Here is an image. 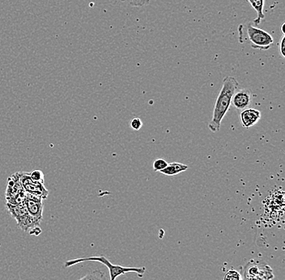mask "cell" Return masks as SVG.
I'll list each match as a JSON object with an SVG mask.
<instances>
[{
    "label": "cell",
    "instance_id": "cell-1",
    "mask_svg": "<svg viewBox=\"0 0 285 280\" xmlns=\"http://www.w3.org/2000/svg\"><path fill=\"white\" fill-rule=\"evenodd\" d=\"M239 88V83L233 76H226L214 105L212 119L208 128L213 133L219 132L221 123L231 106V101L235 91Z\"/></svg>",
    "mask_w": 285,
    "mask_h": 280
},
{
    "label": "cell",
    "instance_id": "cell-2",
    "mask_svg": "<svg viewBox=\"0 0 285 280\" xmlns=\"http://www.w3.org/2000/svg\"><path fill=\"white\" fill-rule=\"evenodd\" d=\"M87 262H98V263L105 265L109 270L111 280H116L118 277L126 274V273H136L140 278H142L144 276L146 270L145 267H122L120 265L113 264L109 262V259L103 255L102 256H90V257L71 259V260L65 262L63 267L68 268V267H72L79 263H87Z\"/></svg>",
    "mask_w": 285,
    "mask_h": 280
},
{
    "label": "cell",
    "instance_id": "cell-3",
    "mask_svg": "<svg viewBox=\"0 0 285 280\" xmlns=\"http://www.w3.org/2000/svg\"><path fill=\"white\" fill-rule=\"evenodd\" d=\"M247 33L253 49L267 51L271 48L274 43L273 37L271 34L255 26L248 25Z\"/></svg>",
    "mask_w": 285,
    "mask_h": 280
},
{
    "label": "cell",
    "instance_id": "cell-4",
    "mask_svg": "<svg viewBox=\"0 0 285 280\" xmlns=\"http://www.w3.org/2000/svg\"><path fill=\"white\" fill-rule=\"evenodd\" d=\"M26 192L22 187L18 173L10 176L6 191L7 203L12 205L22 204L26 200Z\"/></svg>",
    "mask_w": 285,
    "mask_h": 280
},
{
    "label": "cell",
    "instance_id": "cell-5",
    "mask_svg": "<svg viewBox=\"0 0 285 280\" xmlns=\"http://www.w3.org/2000/svg\"><path fill=\"white\" fill-rule=\"evenodd\" d=\"M18 175L21 182L22 187L26 193L42 199H47L48 198L49 191L46 188L44 184L32 181L29 177V173L18 172Z\"/></svg>",
    "mask_w": 285,
    "mask_h": 280
},
{
    "label": "cell",
    "instance_id": "cell-6",
    "mask_svg": "<svg viewBox=\"0 0 285 280\" xmlns=\"http://www.w3.org/2000/svg\"><path fill=\"white\" fill-rule=\"evenodd\" d=\"M25 204L29 214L41 222L43 218V208H44L43 199L26 193Z\"/></svg>",
    "mask_w": 285,
    "mask_h": 280
},
{
    "label": "cell",
    "instance_id": "cell-7",
    "mask_svg": "<svg viewBox=\"0 0 285 280\" xmlns=\"http://www.w3.org/2000/svg\"><path fill=\"white\" fill-rule=\"evenodd\" d=\"M251 96L252 92L249 88L237 89L233 94L231 105H233L235 109L238 110H244L250 106L251 103Z\"/></svg>",
    "mask_w": 285,
    "mask_h": 280
},
{
    "label": "cell",
    "instance_id": "cell-8",
    "mask_svg": "<svg viewBox=\"0 0 285 280\" xmlns=\"http://www.w3.org/2000/svg\"><path fill=\"white\" fill-rule=\"evenodd\" d=\"M260 119L261 112L253 108H247L244 110H242L240 113V123L246 129L254 127V125H256L259 122Z\"/></svg>",
    "mask_w": 285,
    "mask_h": 280
},
{
    "label": "cell",
    "instance_id": "cell-9",
    "mask_svg": "<svg viewBox=\"0 0 285 280\" xmlns=\"http://www.w3.org/2000/svg\"><path fill=\"white\" fill-rule=\"evenodd\" d=\"M7 208L11 216L16 220V223L23 220L24 218H26V216L29 215L25 202L19 205H12L7 203Z\"/></svg>",
    "mask_w": 285,
    "mask_h": 280
},
{
    "label": "cell",
    "instance_id": "cell-10",
    "mask_svg": "<svg viewBox=\"0 0 285 280\" xmlns=\"http://www.w3.org/2000/svg\"><path fill=\"white\" fill-rule=\"evenodd\" d=\"M188 169V166H186L184 164L173 162V163L168 164L167 167L163 170H161L160 173H162L164 175L175 176L186 171Z\"/></svg>",
    "mask_w": 285,
    "mask_h": 280
},
{
    "label": "cell",
    "instance_id": "cell-11",
    "mask_svg": "<svg viewBox=\"0 0 285 280\" xmlns=\"http://www.w3.org/2000/svg\"><path fill=\"white\" fill-rule=\"evenodd\" d=\"M257 12V18L254 20L255 26H258L261 20L265 18L264 13V0H247Z\"/></svg>",
    "mask_w": 285,
    "mask_h": 280
},
{
    "label": "cell",
    "instance_id": "cell-12",
    "mask_svg": "<svg viewBox=\"0 0 285 280\" xmlns=\"http://www.w3.org/2000/svg\"><path fill=\"white\" fill-rule=\"evenodd\" d=\"M80 280H108L105 273L100 270H93L91 272L87 273Z\"/></svg>",
    "mask_w": 285,
    "mask_h": 280
},
{
    "label": "cell",
    "instance_id": "cell-13",
    "mask_svg": "<svg viewBox=\"0 0 285 280\" xmlns=\"http://www.w3.org/2000/svg\"><path fill=\"white\" fill-rule=\"evenodd\" d=\"M29 177L32 181L44 184V174L41 170H33L31 173H29Z\"/></svg>",
    "mask_w": 285,
    "mask_h": 280
},
{
    "label": "cell",
    "instance_id": "cell-14",
    "mask_svg": "<svg viewBox=\"0 0 285 280\" xmlns=\"http://www.w3.org/2000/svg\"><path fill=\"white\" fill-rule=\"evenodd\" d=\"M168 166V162L163 158H158L156 159L154 162V170L155 172H161Z\"/></svg>",
    "mask_w": 285,
    "mask_h": 280
},
{
    "label": "cell",
    "instance_id": "cell-15",
    "mask_svg": "<svg viewBox=\"0 0 285 280\" xmlns=\"http://www.w3.org/2000/svg\"><path fill=\"white\" fill-rule=\"evenodd\" d=\"M130 4V6L141 8V7L147 6L150 4V0H125Z\"/></svg>",
    "mask_w": 285,
    "mask_h": 280
},
{
    "label": "cell",
    "instance_id": "cell-16",
    "mask_svg": "<svg viewBox=\"0 0 285 280\" xmlns=\"http://www.w3.org/2000/svg\"><path fill=\"white\" fill-rule=\"evenodd\" d=\"M224 280H240V273L237 270H230L225 274Z\"/></svg>",
    "mask_w": 285,
    "mask_h": 280
},
{
    "label": "cell",
    "instance_id": "cell-17",
    "mask_svg": "<svg viewBox=\"0 0 285 280\" xmlns=\"http://www.w3.org/2000/svg\"><path fill=\"white\" fill-rule=\"evenodd\" d=\"M130 125L133 130H139L143 127V122L139 118H134L130 121Z\"/></svg>",
    "mask_w": 285,
    "mask_h": 280
},
{
    "label": "cell",
    "instance_id": "cell-18",
    "mask_svg": "<svg viewBox=\"0 0 285 280\" xmlns=\"http://www.w3.org/2000/svg\"><path fill=\"white\" fill-rule=\"evenodd\" d=\"M279 51H280L282 57L285 58V35H283L280 42H279Z\"/></svg>",
    "mask_w": 285,
    "mask_h": 280
},
{
    "label": "cell",
    "instance_id": "cell-19",
    "mask_svg": "<svg viewBox=\"0 0 285 280\" xmlns=\"http://www.w3.org/2000/svg\"><path fill=\"white\" fill-rule=\"evenodd\" d=\"M29 234L30 235L39 236L41 234V228L39 226H36L34 228L29 230Z\"/></svg>",
    "mask_w": 285,
    "mask_h": 280
},
{
    "label": "cell",
    "instance_id": "cell-20",
    "mask_svg": "<svg viewBox=\"0 0 285 280\" xmlns=\"http://www.w3.org/2000/svg\"><path fill=\"white\" fill-rule=\"evenodd\" d=\"M284 26H285V23L282 24L281 31H282V33H283V35H285Z\"/></svg>",
    "mask_w": 285,
    "mask_h": 280
},
{
    "label": "cell",
    "instance_id": "cell-21",
    "mask_svg": "<svg viewBox=\"0 0 285 280\" xmlns=\"http://www.w3.org/2000/svg\"><path fill=\"white\" fill-rule=\"evenodd\" d=\"M0 247H1V244H0Z\"/></svg>",
    "mask_w": 285,
    "mask_h": 280
},
{
    "label": "cell",
    "instance_id": "cell-22",
    "mask_svg": "<svg viewBox=\"0 0 285 280\" xmlns=\"http://www.w3.org/2000/svg\"><path fill=\"white\" fill-rule=\"evenodd\" d=\"M78 280H80V279H78Z\"/></svg>",
    "mask_w": 285,
    "mask_h": 280
}]
</instances>
